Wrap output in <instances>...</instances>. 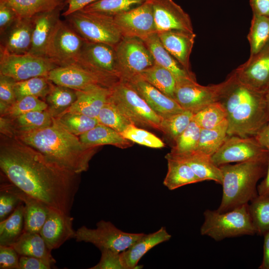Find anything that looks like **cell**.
<instances>
[{"mask_svg":"<svg viewBox=\"0 0 269 269\" xmlns=\"http://www.w3.org/2000/svg\"><path fill=\"white\" fill-rule=\"evenodd\" d=\"M22 202L16 192V187L9 183L0 184V221L6 219Z\"/></svg>","mask_w":269,"mask_h":269,"instance_id":"681fc988","label":"cell"},{"mask_svg":"<svg viewBox=\"0 0 269 269\" xmlns=\"http://www.w3.org/2000/svg\"><path fill=\"white\" fill-rule=\"evenodd\" d=\"M64 5L32 16L33 27L32 43L29 53L45 57L46 46Z\"/></svg>","mask_w":269,"mask_h":269,"instance_id":"603a6c76","label":"cell"},{"mask_svg":"<svg viewBox=\"0 0 269 269\" xmlns=\"http://www.w3.org/2000/svg\"><path fill=\"white\" fill-rule=\"evenodd\" d=\"M258 142L269 153V121L264 126L255 136Z\"/></svg>","mask_w":269,"mask_h":269,"instance_id":"680465c9","label":"cell"},{"mask_svg":"<svg viewBox=\"0 0 269 269\" xmlns=\"http://www.w3.org/2000/svg\"><path fill=\"white\" fill-rule=\"evenodd\" d=\"M0 168L6 179L48 207L70 215L80 174L48 160L15 137L0 134Z\"/></svg>","mask_w":269,"mask_h":269,"instance_id":"6da1fadb","label":"cell"},{"mask_svg":"<svg viewBox=\"0 0 269 269\" xmlns=\"http://www.w3.org/2000/svg\"><path fill=\"white\" fill-rule=\"evenodd\" d=\"M263 259L260 269H269V231L264 235Z\"/></svg>","mask_w":269,"mask_h":269,"instance_id":"91938a15","label":"cell"},{"mask_svg":"<svg viewBox=\"0 0 269 269\" xmlns=\"http://www.w3.org/2000/svg\"><path fill=\"white\" fill-rule=\"evenodd\" d=\"M73 221L70 215L50 208L39 234L50 250L57 249L67 240L75 238Z\"/></svg>","mask_w":269,"mask_h":269,"instance_id":"d6986e66","label":"cell"},{"mask_svg":"<svg viewBox=\"0 0 269 269\" xmlns=\"http://www.w3.org/2000/svg\"><path fill=\"white\" fill-rule=\"evenodd\" d=\"M78 137L83 144L89 147L112 145L126 148L133 145L132 142L125 138L121 133L100 123Z\"/></svg>","mask_w":269,"mask_h":269,"instance_id":"f1b7e54d","label":"cell"},{"mask_svg":"<svg viewBox=\"0 0 269 269\" xmlns=\"http://www.w3.org/2000/svg\"><path fill=\"white\" fill-rule=\"evenodd\" d=\"M227 84V79L219 84L207 86L200 85L193 80L177 83L174 99L184 110L195 114L219 101Z\"/></svg>","mask_w":269,"mask_h":269,"instance_id":"4fadbf2b","label":"cell"},{"mask_svg":"<svg viewBox=\"0 0 269 269\" xmlns=\"http://www.w3.org/2000/svg\"><path fill=\"white\" fill-rule=\"evenodd\" d=\"M201 128L193 120L179 136L174 142L170 153L181 154L192 151L196 149Z\"/></svg>","mask_w":269,"mask_h":269,"instance_id":"bcb514c9","label":"cell"},{"mask_svg":"<svg viewBox=\"0 0 269 269\" xmlns=\"http://www.w3.org/2000/svg\"><path fill=\"white\" fill-rule=\"evenodd\" d=\"M194 114L188 111L162 119L160 131L175 142L192 121Z\"/></svg>","mask_w":269,"mask_h":269,"instance_id":"f6af8a7d","label":"cell"},{"mask_svg":"<svg viewBox=\"0 0 269 269\" xmlns=\"http://www.w3.org/2000/svg\"><path fill=\"white\" fill-rule=\"evenodd\" d=\"M19 269H50L52 266L43 260L29 256H20Z\"/></svg>","mask_w":269,"mask_h":269,"instance_id":"11a10c76","label":"cell"},{"mask_svg":"<svg viewBox=\"0 0 269 269\" xmlns=\"http://www.w3.org/2000/svg\"><path fill=\"white\" fill-rule=\"evenodd\" d=\"M114 19L123 36L143 39L156 33L150 0H146L137 7L114 16Z\"/></svg>","mask_w":269,"mask_h":269,"instance_id":"9a60e30c","label":"cell"},{"mask_svg":"<svg viewBox=\"0 0 269 269\" xmlns=\"http://www.w3.org/2000/svg\"><path fill=\"white\" fill-rule=\"evenodd\" d=\"M65 17L69 25L86 41L115 46L123 37L113 16L80 9Z\"/></svg>","mask_w":269,"mask_h":269,"instance_id":"52a82bcc","label":"cell"},{"mask_svg":"<svg viewBox=\"0 0 269 269\" xmlns=\"http://www.w3.org/2000/svg\"><path fill=\"white\" fill-rule=\"evenodd\" d=\"M248 40L250 47V55L253 56L269 43V17L253 15Z\"/></svg>","mask_w":269,"mask_h":269,"instance_id":"74e56055","label":"cell"},{"mask_svg":"<svg viewBox=\"0 0 269 269\" xmlns=\"http://www.w3.org/2000/svg\"><path fill=\"white\" fill-rule=\"evenodd\" d=\"M166 50L188 71L191 70L190 56L195 42V33L172 30L157 33Z\"/></svg>","mask_w":269,"mask_h":269,"instance_id":"7402d4cb","label":"cell"},{"mask_svg":"<svg viewBox=\"0 0 269 269\" xmlns=\"http://www.w3.org/2000/svg\"><path fill=\"white\" fill-rule=\"evenodd\" d=\"M227 119L212 129H201L196 150L211 156L220 148L227 136Z\"/></svg>","mask_w":269,"mask_h":269,"instance_id":"8d00e7d4","label":"cell"},{"mask_svg":"<svg viewBox=\"0 0 269 269\" xmlns=\"http://www.w3.org/2000/svg\"><path fill=\"white\" fill-rule=\"evenodd\" d=\"M115 48L120 80L129 82L155 63L150 51L140 38L123 36Z\"/></svg>","mask_w":269,"mask_h":269,"instance_id":"9c48e42d","label":"cell"},{"mask_svg":"<svg viewBox=\"0 0 269 269\" xmlns=\"http://www.w3.org/2000/svg\"><path fill=\"white\" fill-rule=\"evenodd\" d=\"M253 14L269 17V0H250Z\"/></svg>","mask_w":269,"mask_h":269,"instance_id":"9f6ffc18","label":"cell"},{"mask_svg":"<svg viewBox=\"0 0 269 269\" xmlns=\"http://www.w3.org/2000/svg\"><path fill=\"white\" fill-rule=\"evenodd\" d=\"M143 233H132L122 231L109 221L100 220L96 228L83 226L76 231L77 242L91 243L100 251L107 249L121 253L130 247Z\"/></svg>","mask_w":269,"mask_h":269,"instance_id":"8fae6325","label":"cell"},{"mask_svg":"<svg viewBox=\"0 0 269 269\" xmlns=\"http://www.w3.org/2000/svg\"><path fill=\"white\" fill-rule=\"evenodd\" d=\"M227 79V84L219 101L226 112L227 135L255 136L269 121L266 93L242 84L233 72Z\"/></svg>","mask_w":269,"mask_h":269,"instance_id":"3957f363","label":"cell"},{"mask_svg":"<svg viewBox=\"0 0 269 269\" xmlns=\"http://www.w3.org/2000/svg\"><path fill=\"white\" fill-rule=\"evenodd\" d=\"M76 91L52 83L50 90L44 101L47 111L53 118H56L66 111L76 101Z\"/></svg>","mask_w":269,"mask_h":269,"instance_id":"e575fe53","label":"cell"},{"mask_svg":"<svg viewBox=\"0 0 269 269\" xmlns=\"http://www.w3.org/2000/svg\"><path fill=\"white\" fill-rule=\"evenodd\" d=\"M258 195L269 196V156L268 159V168L265 178L257 186Z\"/></svg>","mask_w":269,"mask_h":269,"instance_id":"94428289","label":"cell"},{"mask_svg":"<svg viewBox=\"0 0 269 269\" xmlns=\"http://www.w3.org/2000/svg\"><path fill=\"white\" fill-rule=\"evenodd\" d=\"M15 11L6 4L0 2V33L2 35L18 18Z\"/></svg>","mask_w":269,"mask_h":269,"instance_id":"db71d44e","label":"cell"},{"mask_svg":"<svg viewBox=\"0 0 269 269\" xmlns=\"http://www.w3.org/2000/svg\"><path fill=\"white\" fill-rule=\"evenodd\" d=\"M268 159L269 157L219 166L223 176V194L217 211L232 210L249 204L258 196L257 184L266 174Z\"/></svg>","mask_w":269,"mask_h":269,"instance_id":"277c9868","label":"cell"},{"mask_svg":"<svg viewBox=\"0 0 269 269\" xmlns=\"http://www.w3.org/2000/svg\"><path fill=\"white\" fill-rule=\"evenodd\" d=\"M9 119L14 136L16 133L29 132L47 127L53 122V117L47 110L30 112Z\"/></svg>","mask_w":269,"mask_h":269,"instance_id":"d590c367","label":"cell"},{"mask_svg":"<svg viewBox=\"0 0 269 269\" xmlns=\"http://www.w3.org/2000/svg\"><path fill=\"white\" fill-rule=\"evenodd\" d=\"M99 123L122 133L130 125H133L116 107L110 99L103 106L97 118Z\"/></svg>","mask_w":269,"mask_h":269,"instance_id":"ee69618b","label":"cell"},{"mask_svg":"<svg viewBox=\"0 0 269 269\" xmlns=\"http://www.w3.org/2000/svg\"><path fill=\"white\" fill-rule=\"evenodd\" d=\"M146 0H99L88 4L81 9L114 17L138 6Z\"/></svg>","mask_w":269,"mask_h":269,"instance_id":"60d3db41","label":"cell"},{"mask_svg":"<svg viewBox=\"0 0 269 269\" xmlns=\"http://www.w3.org/2000/svg\"><path fill=\"white\" fill-rule=\"evenodd\" d=\"M167 155L187 164L201 181L212 180L222 184L221 170L213 162L211 156L196 149L181 154H174L169 152Z\"/></svg>","mask_w":269,"mask_h":269,"instance_id":"4316f807","label":"cell"},{"mask_svg":"<svg viewBox=\"0 0 269 269\" xmlns=\"http://www.w3.org/2000/svg\"><path fill=\"white\" fill-rule=\"evenodd\" d=\"M248 208L256 234L264 236L269 231V196L258 195Z\"/></svg>","mask_w":269,"mask_h":269,"instance_id":"b9f144b4","label":"cell"},{"mask_svg":"<svg viewBox=\"0 0 269 269\" xmlns=\"http://www.w3.org/2000/svg\"><path fill=\"white\" fill-rule=\"evenodd\" d=\"M99 262L90 269H125L121 261L120 253L103 249L101 251Z\"/></svg>","mask_w":269,"mask_h":269,"instance_id":"f907efd6","label":"cell"},{"mask_svg":"<svg viewBox=\"0 0 269 269\" xmlns=\"http://www.w3.org/2000/svg\"><path fill=\"white\" fill-rule=\"evenodd\" d=\"M52 82L47 77L39 76L15 82L14 86L16 100L26 96H35L44 100Z\"/></svg>","mask_w":269,"mask_h":269,"instance_id":"ab89813d","label":"cell"},{"mask_svg":"<svg viewBox=\"0 0 269 269\" xmlns=\"http://www.w3.org/2000/svg\"><path fill=\"white\" fill-rule=\"evenodd\" d=\"M111 90L110 100L132 124L160 131L162 119L129 82L119 80Z\"/></svg>","mask_w":269,"mask_h":269,"instance_id":"8992f818","label":"cell"},{"mask_svg":"<svg viewBox=\"0 0 269 269\" xmlns=\"http://www.w3.org/2000/svg\"><path fill=\"white\" fill-rule=\"evenodd\" d=\"M47 77L56 85L75 91L83 90L95 85L112 87L100 77L77 64L57 67L50 71Z\"/></svg>","mask_w":269,"mask_h":269,"instance_id":"ac0fdd59","label":"cell"},{"mask_svg":"<svg viewBox=\"0 0 269 269\" xmlns=\"http://www.w3.org/2000/svg\"><path fill=\"white\" fill-rule=\"evenodd\" d=\"M150 51L155 63L170 71L177 83L186 80H196L195 75L185 69L164 47L157 33L142 39Z\"/></svg>","mask_w":269,"mask_h":269,"instance_id":"484cf974","label":"cell"},{"mask_svg":"<svg viewBox=\"0 0 269 269\" xmlns=\"http://www.w3.org/2000/svg\"><path fill=\"white\" fill-rule=\"evenodd\" d=\"M248 204L222 213L217 210H206L204 212V221L200 228L201 234L217 241L227 238L256 234Z\"/></svg>","mask_w":269,"mask_h":269,"instance_id":"5b68a950","label":"cell"},{"mask_svg":"<svg viewBox=\"0 0 269 269\" xmlns=\"http://www.w3.org/2000/svg\"><path fill=\"white\" fill-rule=\"evenodd\" d=\"M171 236L164 227L153 233L143 235L130 247L120 253L122 263L125 269H141L137 265L141 258L156 245L170 240Z\"/></svg>","mask_w":269,"mask_h":269,"instance_id":"cb8c5ba5","label":"cell"},{"mask_svg":"<svg viewBox=\"0 0 269 269\" xmlns=\"http://www.w3.org/2000/svg\"><path fill=\"white\" fill-rule=\"evenodd\" d=\"M32 17L18 18L1 35L0 48L14 54L29 52L32 43Z\"/></svg>","mask_w":269,"mask_h":269,"instance_id":"44dd1931","label":"cell"},{"mask_svg":"<svg viewBox=\"0 0 269 269\" xmlns=\"http://www.w3.org/2000/svg\"><path fill=\"white\" fill-rule=\"evenodd\" d=\"M47 107L44 100L35 96H26L16 100L1 116L13 118L30 112L46 110Z\"/></svg>","mask_w":269,"mask_h":269,"instance_id":"7dc6e473","label":"cell"},{"mask_svg":"<svg viewBox=\"0 0 269 269\" xmlns=\"http://www.w3.org/2000/svg\"><path fill=\"white\" fill-rule=\"evenodd\" d=\"M24 205L20 203L14 211L0 221V246H10L23 233Z\"/></svg>","mask_w":269,"mask_h":269,"instance_id":"d6a6232c","label":"cell"},{"mask_svg":"<svg viewBox=\"0 0 269 269\" xmlns=\"http://www.w3.org/2000/svg\"><path fill=\"white\" fill-rule=\"evenodd\" d=\"M58 66L50 59L30 53L11 54L0 48V74L9 77L16 82L33 77H47Z\"/></svg>","mask_w":269,"mask_h":269,"instance_id":"7c38bea8","label":"cell"},{"mask_svg":"<svg viewBox=\"0 0 269 269\" xmlns=\"http://www.w3.org/2000/svg\"><path fill=\"white\" fill-rule=\"evenodd\" d=\"M19 256H29L43 260L52 267L56 261L39 233L24 231L11 246Z\"/></svg>","mask_w":269,"mask_h":269,"instance_id":"83f0119b","label":"cell"},{"mask_svg":"<svg viewBox=\"0 0 269 269\" xmlns=\"http://www.w3.org/2000/svg\"><path fill=\"white\" fill-rule=\"evenodd\" d=\"M137 76L174 99L177 81L173 74L167 69L154 63Z\"/></svg>","mask_w":269,"mask_h":269,"instance_id":"1f68e13d","label":"cell"},{"mask_svg":"<svg viewBox=\"0 0 269 269\" xmlns=\"http://www.w3.org/2000/svg\"><path fill=\"white\" fill-rule=\"evenodd\" d=\"M266 98L268 110V112L269 114V89L266 93Z\"/></svg>","mask_w":269,"mask_h":269,"instance_id":"6125c7cd","label":"cell"},{"mask_svg":"<svg viewBox=\"0 0 269 269\" xmlns=\"http://www.w3.org/2000/svg\"><path fill=\"white\" fill-rule=\"evenodd\" d=\"M66 0H0L16 13L18 18L31 17L34 15L54 9L66 4Z\"/></svg>","mask_w":269,"mask_h":269,"instance_id":"836d02e7","label":"cell"},{"mask_svg":"<svg viewBox=\"0 0 269 269\" xmlns=\"http://www.w3.org/2000/svg\"><path fill=\"white\" fill-rule=\"evenodd\" d=\"M16 192L24 205V231L39 233L47 219L50 208L17 187Z\"/></svg>","mask_w":269,"mask_h":269,"instance_id":"f546056e","label":"cell"},{"mask_svg":"<svg viewBox=\"0 0 269 269\" xmlns=\"http://www.w3.org/2000/svg\"><path fill=\"white\" fill-rule=\"evenodd\" d=\"M85 42L67 23L59 19L48 42L45 57L58 67L73 65L77 62Z\"/></svg>","mask_w":269,"mask_h":269,"instance_id":"30bf717a","label":"cell"},{"mask_svg":"<svg viewBox=\"0 0 269 269\" xmlns=\"http://www.w3.org/2000/svg\"><path fill=\"white\" fill-rule=\"evenodd\" d=\"M76 92V101L64 112L79 113L97 118L103 106L109 101L111 90L102 85H95Z\"/></svg>","mask_w":269,"mask_h":269,"instance_id":"d4e9b609","label":"cell"},{"mask_svg":"<svg viewBox=\"0 0 269 269\" xmlns=\"http://www.w3.org/2000/svg\"><path fill=\"white\" fill-rule=\"evenodd\" d=\"M15 82L9 77L0 74V103L8 108L16 100L14 89Z\"/></svg>","mask_w":269,"mask_h":269,"instance_id":"816d5d0a","label":"cell"},{"mask_svg":"<svg viewBox=\"0 0 269 269\" xmlns=\"http://www.w3.org/2000/svg\"><path fill=\"white\" fill-rule=\"evenodd\" d=\"M74 64L95 74L112 87L120 80L115 46L85 40L80 56Z\"/></svg>","mask_w":269,"mask_h":269,"instance_id":"ba28073f","label":"cell"},{"mask_svg":"<svg viewBox=\"0 0 269 269\" xmlns=\"http://www.w3.org/2000/svg\"><path fill=\"white\" fill-rule=\"evenodd\" d=\"M97 0H66V4H67L68 7L62 15L66 16Z\"/></svg>","mask_w":269,"mask_h":269,"instance_id":"6f0895ef","label":"cell"},{"mask_svg":"<svg viewBox=\"0 0 269 269\" xmlns=\"http://www.w3.org/2000/svg\"><path fill=\"white\" fill-rule=\"evenodd\" d=\"M269 156L268 150L258 142L255 136L227 135L222 145L211 156V159L219 167L232 162L261 159Z\"/></svg>","mask_w":269,"mask_h":269,"instance_id":"5bb4252c","label":"cell"},{"mask_svg":"<svg viewBox=\"0 0 269 269\" xmlns=\"http://www.w3.org/2000/svg\"><path fill=\"white\" fill-rule=\"evenodd\" d=\"M242 84L255 91L266 93L269 89V43L233 71Z\"/></svg>","mask_w":269,"mask_h":269,"instance_id":"2e32d148","label":"cell"},{"mask_svg":"<svg viewBox=\"0 0 269 269\" xmlns=\"http://www.w3.org/2000/svg\"><path fill=\"white\" fill-rule=\"evenodd\" d=\"M226 118L224 107L219 101H217L195 114L192 120L201 129H209L219 125Z\"/></svg>","mask_w":269,"mask_h":269,"instance_id":"7bdbcfd3","label":"cell"},{"mask_svg":"<svg viewBox=\"0 0 269 269\" xmlns=\"http://www.w3.org/2000/svg\"><path fill=\"white\" fill-rule=\"evenodd\" d=\"M128 82L162 119L184 111L174 99L139 77L136 76Z\"/></svg>","mask_w":269,"mask_h":269,"instance_id":"ffe728a7","label":"cell"},{"mask_svg":"<svg viewBox=\"0 0 269 269\" xmlns=\"http://www.w3.org/2000/svg\"><path fill=\"white\" fill-rule=\"evenodd\" d=\"M121 134L132 142L147 147L161 148L165 146L163 141L155 135L134 125H130Z\"/></svg>","mask_w":269,"mask_h":269,"instance_id":"c3c4849f","label":"cell"},{"mask_svg":"<svg viewBox=\"0 0 269 269\" xmlns=\"http://www.w3.org/2000/svg\"><path fill=\"white\" fill-rule=\"evenodd\" d=\"M53 118L61 127L77 136L91 130L99 124L96 118L76 113L64 112Z\"/></svg>","mask_w":269,"mask_h":269,"instance_id":"f35d334b","label":"cell"},{"mask_svg":"<svg viewBox=\"0 0 269 269\" xmlns=\"http://www.w3.org/2000/svg\"><path fill=\"white\" fill-rule=\"evenodd\" d=\"M156 33L178 30L193 32L191 18L173 0H150Z\"/></svg>","mask_w":269,"mask_h":269,"instance_id":"e0dca14e","label":"cell"},{"mask_svg":"<svg viewBox=\"0 0 269 269\" xmlns=\"http://www.w3.org/2000/svg\"><path fill=\"white\" fill-rule=\"evenodd\" d=\"M165 157L167 161V172L163 184L169 190L201 182L187 164L167 154Z\"/></svg>","mask_w":269,"mask_h":269,"instance_id":"4dcf8cb0","label":"cell"},{"mask_svg":"<svg viewBox=\"0 0 269 269\" xmlns=\"http://www.w3.org/2000/svg\"><path fill=\"white\" fill-rule=\"evenodd\" d=\"M18 255L12 247L0 246V269H19Z\"/></svg>","mask_w":269,"mask_h":269,"instance_id":"f5cc1de1","label":"cell"},{"mask_svg":"<svg viewBox=\"0 0 269 269\" xmlns=\"http://www.w3.org/2000/svg\"><path fill=\"white\" fill-rule=\"evenodd\" d=\"M13 137L34 148L52 162L80 174L88 170L98 148L83 144L78 136L61 127L54 118L50 126L16 133Z\"/></svg>","mask_w":269,"mask_h":269,"instance_id":"7a4b0ae2","label":"cell"}]
</instances>
